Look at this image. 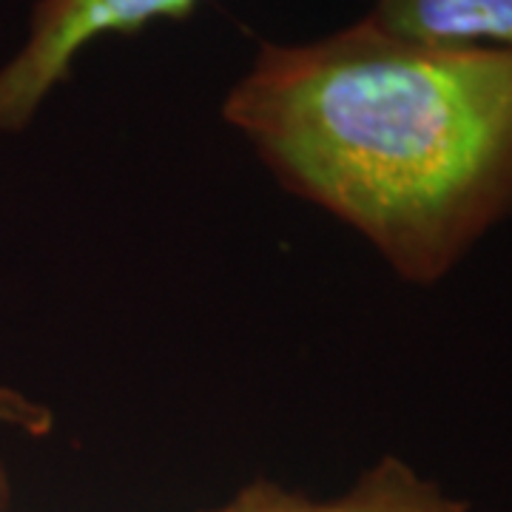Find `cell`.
<instances>
[{
  "label": "cell",
  "mask_w": 512,
  "mask_h": 512,
  "mask_svg": "<svg viewBox=\"0 0 512 512\" xmlns=\"http://www.w3.org/2000/svg\"><path fill=\"white\" fill-rule=\"evenodd\" d=\"M222 117L299 197L413 285L512 217V52L430 46L370 18L262 43Z\"/></svg>",
  "instance_id": "1"
},
{
  "label": "cell",
  "mask_w": 512,
  "mask_h": 512,
  "mask_svg": "<svg viewBox=\"0 0 512 512\" xmlns=\"http://www.w3.org/2000/svg\"><path fill=\"white\" fill-rule=\"evenodd\" d=\"M197 6L200 0H37L26 43L0 69V131L29 126L92 40L185 20Z\"/></svg>",
  "instance_id": "2"
},
{
  "label": "cell",
  "mask_w": 512,
  "mask_h": 512,
  "mask_svg": "<svg viewBox=\"0 0 512 512\" xmlns=\"http://www.w3.org/2000/svg\"><path fill=\"white\" fill-rule=\"evenodd\" d=\"M367 18L413 43L512 52V0H373Z\"/></svg>",
  "instance_id": "3"
},
{
  "label": "cell",
  "mask_w": 512,
  "mask_h": 512,
  "mask_svg": "<svg viewBox=\"0 0 512 512\" xmlns=\"http://www.w3.org/2000/svg\"><path fill=\"white\" fill-rule=\"evenodd\" d=\"M299 512H473L467 501L453 498L436 481L419 476L402 458H382L348 493L330 501H305Z\"/></svg>",
  "instance_id": "4"
},
{
  "label": "cell",
  "mask_w": 512,
  "mask_h": 512,
  "mask_svg": "<svg viewBox=\"0 0 512 512\" xmlns=\"http://www.w3.org/2000/svg\"><path fill=\"white\" fill-rule=\"evenodd\" d=\"M302 498L276 487L271 481H256L239 490L228 504H222L211 512H299Z\"/></svg>",
  "instance_id": "5"
},
{
  "label": "cell",
  "mask_w": 512,
  "mask_h": 512,
  "mask_svg": "<svg viewBox=\"0 0 512 512\" xmlns=\"http://www.w3.org/2000/svg\"><path fill=\"white\" fill-rule=\"evenodd\" d=\"M9 498H12V484H9V473H6V467L0 464V512L9 507Z\"/></svg>",
  "instance_id": "6"
},
{
  "label": "cell",
  "mask_w": 512,
  "mask_h": 512,
  "mask_svg": "<svg viewBox=\"0 0 512 512\" xmlns=\"http://www.w3.org/2000/svg\"><path fill=\"white\" fill-rule=\"evenodd\" d=\"M9 407H12L9 396H6V393H0V419H6V416H9Z\"/></svg>",
  "instance_id": "7"
}]
</instances>
